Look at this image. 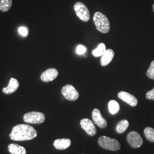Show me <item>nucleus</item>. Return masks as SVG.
I'll return each instance as SVG.
<instances>
[{"mask_svg":"<svg viewBox=\"0 0 154 154\" xmlns=\"http://www.w3.org/2000/svg\"><path fill=\"white\" fill-rule=\"evenodd\" d=\"M37 136V131L26 124H20L13 127L9 137L11 140L16 141H24L33 139Z\"/></svg>","mask_w":154,"mask_h":154,"instance_id":"obj_1","label":"nucleus"},{"mask_svg":"<svg viewBox=\"0 0 154 154\" xmlns=\"http://www.w3.org/2000/svg\"><path fill=\"white\" fill-rule=\"evenodd\" d=\"M97 29L101 33H107L110 30V23L108 18L103 13L97 11L93 17Z\"/></svg>","mask_w":154,"mask_h":154,"instance_id":"obj_2","label":"nucleus"},{"mask_svg":"<svg viewBox=\"0 0 154 154\" xmlns=\"http://www.w3.org/2000/svg\"><path fill=\"white\" fill-rule=\"evenodd\" d=\"M98 143L100 147L110 151H118L121 149V144L116 139H111L109 137L102 136L98 138Z\"/></svg>","mask_w":154,"mask_h":154,"instance_id":"obj_3","label":"nucleus"},{"mask_svg":"<svg viewBox=\"0 0 154 154\" xmlns=\"http://www.w3.org/2000/svg\"><path fill=\"white\" fill-rule=\"evenodd\" d=\"M23 118L25 122L31 124H41L45 121L44 114L37 111L28 112L23 116Z\"/></svg>","mask_w":154,"mask_h":154,"instance_id":"obj_4","label":"nucleus"},{"mask_svg":"<svg viewBox=\"0 0 154 154\" xmlns=\"http://www.w3.org/2000/svg\"><path fill=\"white\" fill-rule=\"evenodd\" d=\"M77 16L84 22H88L90 18V14L88 8L81 2H77L74 6Z\"/></svg>","mask_w":154,"mask_h":154,"instance_id":"obj_5","label":"nucleus"},{"mask_svg":"<svg viewBox=\"0 0 154 154\" xmlns=\"http://www.w3.org/2000/svg\"><path fill=\"white\" fill-rule=\"evenodd\" d=\"M62 93L65 99L70 101H75L79 97L78 91L71 85H67L63 87L62 88Z\"/></svg>","mask_w":154,"mask_h":154,"instance_id":"obj_6","label":"nucleus"},{"mask_svg":"<svg viewBox=\"0 0 154 154\" xmlns=\"http://www.w3.org/2000/svg\"><path fill=\"white\" fill-rule=\"evenodd\" d=\"M127 140L129 144L133 148H139L143 144V140L139 134L136 131L129 132L127 137Z\"/></svg>","mask_w":154,"mask_h":154,"instance_id":"obj_7","label":"nucleus"},{"mask_svg":"<svg viewBox=\"0 0 154 154\" xmlns=\"http://www.w3.org/2000/svg\"><path fill=\"white\" fill-rule=\"evenodd\" d=\"M81 126L89 136L93 137L97 134V129L93 122L88 119L84 118L80 122Z\"/></svg>","mask_w":154,"mask_h":154,"instance_id":"obj_8","label":"nucleus"},{"mask_svg":"<svg viewBox=\"0 0 154 154\" xmlns=\"http://www.w3.org/2000/svg\"><path fill=\"white\" fill-rule=\"evenodd\" d=\"M92 118L95 125L101 128H105L107 126V122L102 116L100 110L95 109L92 112Z\"/></svg>","mask_w":154,"mask_h":154,"instance_id":"obj_9","label":"nucleus"},{"mask_svg":"<svg viewBox=\"0 0 154 154\" xmlns=\"http://www.w3.org/2000/svg\"><path fill=\"white\" fill-rule=\"evenodd\" d=\"M118 97L119 99H122L132 107H135L138 105L137 98L132 94L127 92L121 91L118 94Z\"/></svg>","mask_w":154,"mask_h":154,"instance_id":"obj_10","label":"nucleus"},{"mask_svg":"<svg viewBox=\"0 0 154 154\" xmlns=\"http://www.w3.org/2000/svg\"><path fill=\"white\" fill-rule=\"evenodd\" d=\"M58 75V71L54 68L49 69L43 72L41 75V79L45 82H49L54 80Z\"/></svg>","mask_w":154,"mask_h":154,"instance_id":"obj_11","label":"nucleus"},{"mask_svg":"<svg viewBox=\"0 0 154 154\" xmlns=\"http://www.w3.org/2000/svg\"><path fill=\"white\" fill-rule=\"evenodd\" d=\"M20 83L16 78H11L6 88H2V92L6 94H11L14 93L19 88Z\"/></svg>","mask_w":154,"mask_h":154,"instance_id":"obj_12","label":"nucleus"},{"mask_svg":"<svg viewBox=\"0 0 154 154\" xmlns=\"http://www.w3.org/2000/svg\"><path fill=\"white\" fill-rule=\"evenodd\" d=\"M115 55L114 51L111 49L106 50L105 53L101 56L100 64L102 66L108 65L113 60Z\"/></svg>","mask_w":154,"mask_h":154,"instance_id":"obj_13","label":"nucleus"},{"mask_svg":"<svg viewBox=\"0 0 154 154\" xmlns=\"http://www.w3.org/2000/svg\"><path fill=\"white\" fill-rule=\"evenodd\" d=\"M71 143V140L69 139H58L54 140V146L57 149L63 150L69 148Z\"/></svg>","mask_w":154,"mask_h":154,"instance_id":"obj_14","label":"nucleus"},{"mask_svg":"<svg viewBox=\"0 0 154 154\" xmlns=\"http://www.w3.org/2000/svg\"><path fill=\"white\" fill-rule=\"evenodd\" d=\"M8 150L11 154H26L25 147L14 143H11L8 146Z\"/></svg>","mask_w":154,"mask_h":154,"instance_id":"obj_15","label":"nucleus"},{"mask_svg":"<svg viewBox=\"0 0 154 154\" xmlns=\"http://www.w3.org/2000/svg\"><path fill=\"white\" fill-rule=\"evenodd\" d=\"M108 107H109V110L110 113L112 115H114L116 113H118V112L120 109V106L119 103L115 100H110L108 104Z\"/></svg>","mask_w":154,"mask_h":154,"instance_id":"obj_16","label":"nucleus"},{"mask_svg":"<svg viewBox=\"0 0 154 154\" xmlns=\"http://www.w3.org/2000/svg\"><path fill=\"white\" fill-rule=\"evenodd\" d=\"M129 126V122L127 120H122L117 124L116 126V131L119 134L125 132Z\"/></svg>","mask_w":154,"mask_h":154,"instance_id":"obj_17","label":"nucleus"},{"mask_svg":"<svg viewBox=\"0 0 154 154\" xmlns=\"http://www.w3.org/2000/svg\"><path fill=\"white\" fill-rule=\"evenodd\" d=\"M106 50L107 49H106V47L105 44L100 43L98 46L97 48L94 50L93 51H92V54L95 57H101L105 53Z\"/></svg>","mask_w":154,"mask_h":154,"instance_id":"obj_18","label":"nucleus"},{"mask_svg":"<svg viewBox=\"0 0 154 154\" xmlns=\"http://www.w3.org/2000/svg\"><path fill=\"white\" fill-rule=\"evenodd\" d=\"M12 5V0H1L0 11L3 12L9 11Z\"/></svg>","mask_w":154,"mask_h":154,"instance_id":"obj_19","label":"nucleus"},{"mask_svg":"<svg viewBox=\"0 0 154 154\" xmlns=\"http://www.w3.org/2000/svg\"><path fill=\"white\" fill-rule=\"evenodd\" d=\"M144 134L146 139L151 142H154V129L151 127H146L144 130Z\"/></svg>","mask_w":154,"mask_h":154,"instance_id":"obj_20","label":"nucleus"},{"mask_svg":"<svg viewBox=\"0 0 154 154\" xmlns=\"http://www.w3.org/2000/svg\"><path fill=\"white\" fill-rule=\"evenodd\" d=\"M146 74L149 78L154 80V60L151 62Z\"/></svg>","mask_w":154,"mask_h":154,"instance_id":"obj_21","label":"nucleus"},{"mask_svg":"<svg viewBox=\"0 0 154 154\" xmlns=\"http://www.w3.org/2000/svg\"><path fill=\"white\" fill-rule=\"evenodd\" d=\"M76 51H77V53L78 54L81 55V54H84L86 51V48L84 46L80 45H78L77 46Z\"/></svg>","mask_w":154,"mask_h":154,"instance_id":"obj_22","label":"nucleus"},{"mask_svg":"<svg viewBox=\"0 0 154 154\" xmlns=\"http://www.w3.org/2000/svg\"><path fill=\"white\" fill-rule=\"evenodd\" d=\"M18 32L19 33L22 35L23 37H26L28 35V29L25 27H20L18 28Z\"/></svg>","mask_w":154,"mask_h":154,"instance_id":"obj_23","label":"nucleus"},{"mask_svg":"<svg viewBox=\"0 0 154 154\" xmlns=\"http://www.w3.org/2000/svg\"><path fill=\"white\" fill-rule=\"evenodd\" d=\"M146 98L149 100H154V88L146 93Z\"/></svg>","mask_w":154,"mask_h":154,"instance_id":"obj_24","label":"nucleus"},{"mask_svg":"<svg viewBox=\"0 0 154 154\" xmlns=\"http://www.w3.org/2000/svg\"><path fill=\"white\" fill-rule=\"evenodd\" d=\"M152 8H153V11H154V4H153V6H152Z\"/></svg>","mask_w":154,"mask_h":154,"instance_id":"obj_25","label":"nucleus"}]
</instances>
